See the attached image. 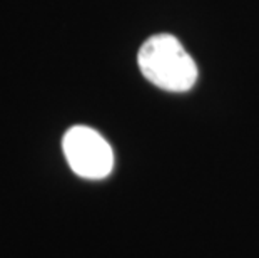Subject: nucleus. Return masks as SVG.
I'll list each match as a JSON object with an SVG mask.
<instances>
[{
  "label": "nucleus",
  "instance_id": "obj_1",
  "mask_svg": "<svg viewBox=\"0 0 259 258\" xmlns=\"http://www.w3.org/2000/svg\"><path fill=\"white\" fill-rule=\"evenodd\" d=\"M141 72L159 89L189 91L197 81V65L174 35H152L137 54Z\"/></svg>",
  "mask_w": 259,
  "mask_h": 258
},
{
  "label": "nucleus",
  "instance_id": "obj_2",
  "mask_svg": "<svg viewBox=\"0 0 259 258\" xmlns=\"http://www.w3.org/2000/svg\"><path fill=\"white\" fill-rule=\"evenodd\" d=\"M62 150L70 169L80 178L102 179L114 168V153L111 144L87 126H74L65 133Z\"/></svg>",
  "mask_w": 259,
  "mask_h": 258
}]
</instances>
